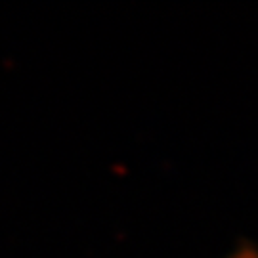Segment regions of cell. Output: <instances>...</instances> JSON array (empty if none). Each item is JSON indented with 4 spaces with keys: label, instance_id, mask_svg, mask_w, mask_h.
I'll list each match as a JSON object with an SVG mask.
<instances>
[{
    "label": "cell",
    "instance_id": "obj_1",
    "mask_svg": "<svg viewBox=\"0 0 258 258\" xmlns=\"http://www.w3.org/2000/svg\"><path fill=\"white\" fill-rule=\"evenodd\" d=\"M237 258H258V252L256 250H245V252H243V254H239V256Z\"/></svg>",
    "mask_w": 258,
    "mask_h": 258
}]
</instances>
